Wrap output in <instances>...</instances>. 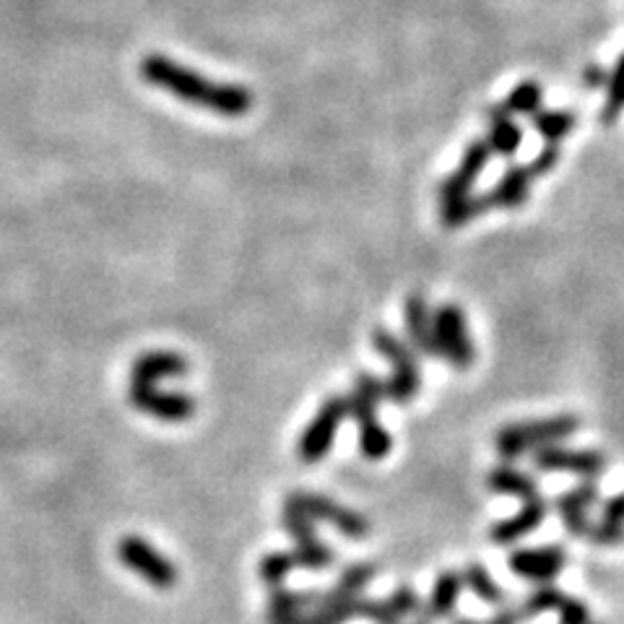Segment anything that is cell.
Returning <instances> with one entry per match:
<instances>
[{"label":"cell","instance_id":"6da1fadb","mask_svg":"<svg viewBox=\"0 0 624 624\" xmlns=\"http://www.w3.org/2000/svg\"><path fill=\"white\" fill-rule=\"evenodd\" d=\"M139 74L146 84L156 89L167 91V95L183 99L193 107L208 110L221 118H242L253 110V91L240 84H219L211 78L196 74V70L180 66L172 57L164 55H146L141 61Z\"/></svg>","mask_w":624,"mask_h":624},{"label":"cell","instance_id":"7a4b0ae2","mask_svg":"<svg viewBox=\"0 0 624 624\" xmlns=\"http://www.w3.org/2000/svg\"><path fill=\"white\" fill-rule=\"evenodd\" d=\"M580 429V419L576 414H557L547 419H530V422H513L497 429L494 435V448L502 458L513 461L526 453H536L547 445H557L568 440Z\"/></svg>","mask_w":624,"mask_h":624},{"label":"cell","instance_id":"3957f363","mask_svg":"<svg viewBox=\"0 0 624 624\" xmlns=\"http://www.w3.org/2000/svg\"><path fill=\"white\" fill-rule=\"evenodd\" d=\"M372 347H375L377 354L383 357L393 370L391 380H385V383H388L391 404H412V401L419 396L422 388V368L414 351L408 349L396 333L388 331V328H375V331H372Z\"/></svg>","mask_w":624,"mask_h":624},{"label":"cell","instance_id":"277c9868","mask_svg":"<svg viewBox=\"0 0 624 624\" xmlns=\"http://www.w3.org/2000/svg\"><path fill=\"white\" fill-rule=\"evenodd\" d=\"M347 416H349L347 396H339V393H333V396H328L326 401H322L318 414L313 416L310 425L305 427V433L297 442L299 461H303V463H320L322 458L331 453L336 435H339V429H341Z\"/></svg>","mask_w":624,"mask_h":624},{"label":"cell","instance_id":"5b68a950","mask_svg":"<svg viewBox=\"0 0 624 624\" xmlns=\"http://www.w3.org/2000/svg\"><path fill=\"white\" fill-rule=\"evenodd\" d=\"M282 523H284L286 534H289L294 544H297L292 551L294 559H297V568H303V570L331 568L336 555L318 539V534H315V521L297 505V502L292 500V494L284 502Z\"/></svg>","mask_w":624,"mask_h":624},{"label":"cell","instance_id":"8992f818","mask_svg":"<svg viewBox=\"0 0 624 624\" xmlns=\"http://www.w3.org/2000/svg\"><path fill=\"white\" fill-rule=\"evenodd\" d=\"M435 318V343L440 360H445L450 368L469 370L473 364V341L469 336V326H466V315L458 305H440Z\"/></svg>","mask_w":624,"mask_h":624},{"label":"cell","instance_id":"52a82bcc","mask_svg":"<svg viewBox=\"0 0 624 624\" xmlns=\"http://www.w3.org/2000/svg\"><path fill=\"white\" fill-rule=\"evenodd\" d=\"M118 557L128 570H133L135 576H141L149 585L160 588V591H169L177 585V568L172 565V559L156 551L141 536H123L118 541Z\"/></svg>","mask_w":624,"mask_h":624},{"label":"cell","instance_id":"ba28073f","mask_svg":"<svg viewBox=\"0 0 624 624\" xmlns=\"http://www.w3.org/2000/svg\"><path fill=\"white\" fill-rule=\"evenodd\" d=\"M128 401H131L133 408H139V412L154 416V419L160 422H167V425L188 422L198 408L196 398L188 396V393L162 391L156 388V385H143V383H131Z\"/></svg>","mask_w":624,"mask_h":624},{"label":"cell","instance_id":"9c48e42d","mask_svg":"<svg viewBox=\"0 0 624 624\" xmlns=\"http://www.w3.org/2000/svg\"><path fill=\"white\" fill-rule=\"evenodd\" d=\"M292 500L297 502L313 521L328 523V526H333L339 534L349 536V539H364V536L370 534V521L364 518L362 513L339 505V502L326 497V494L292 492Z\"/></svg>","mask_w":624,"mask_h":624},{"label":"cell","instance_id":"30bf717a","mask_svg":"<svg viewBox=\"0 0 624 624\" xmlns=\"http://www.w3.org/2000/svg\"><path fill=\"white\" fill-rule=\"evenodd\" d=\"M349 404V416L360 427V450L368 461H383L385 456L393 450V437L388 429L380 425L377 419V401H372L360 391H351L347 398Z\"/></svg>","mask_w":624,"mask_h":624},{"label":"cell","instance_id":"8fae6325","mask_svg":"<svg viewBox=\"0 0 624 624\" xmlns=\"http://www.w3.org/2000/svg\"><path fill=\"white\" fill-rule=\"evenodd\" d=\"M606 456L599 450H583V448H565L562 442L547 445L534 453V469L539 471H562V473H578L583 479H593L606 471Z\"/></svg>","mask_w":624,"mask_h":624},{"label":"cell","instance_id":"7c38bea8","mask_svg":"<svg viewBox=\"0 0 624 624\" xmlns=\"http://www.w3.org/2000/svg\"><path fill=\"white\" fill-rule=\"evenodd\" d=\"M568 565V551L562 547H536V549H515L507 557V568L523 580L536 585H547L555 580Z\"/></svg>","mask_w":624,"mask_h":624},{"label":"cell","instance_id":"4fadbf2b","mask_svg":"<svg viewBox=\"0 0 624 624\" xmlns=\"http://www.w3.org/2000/svg\"><path fill=\"white\" fill-rule=\"evenodd\" d=\"M490 156H492V149L490 143L484 141H471L469 146H466V152L461 156V162H458V167L450 172L448 177H445V183L440 185V200L442 204H450V200H458L463 196H471V188L473 183L482 177V172L486 164H490Z\"/></svg>","mask_w":624,"mask_h":624},{"label":"cell","instance_id":"5bb4252c","mask_svg":"<svg viewBox=\"0 0 624 624\" xmlns=\"http://www.w3.org/2000/svg\"><path fill=\"white\" fill-rule=\"evenodd\" d=\"M541 612H557L562 624H591V609H588L585 601L572 599L555 585H539L523 604V616Z\"/></svg>","mask_w":624,"mask_h":624},{"label":"cell","instance_id":"9a60e30c","mask_svg":"<svg viewBox=\"0 0 624 624\" xmlns=\"http://www.w3.org/2000/svg\"><path fill=\"white\" fill-rule=\"evenodd\" d=\"M547 513H549V505L544 502V497L523 502V507L518 513L511 515V518L494 523V526L490 528V541L497 544V547H507V544L526 539L528 534H534V530L539 528L544 521H547Z\"/></svg>","mask_w":624,"mask_h":624},{"label":"cell","instance_id":"2e32d148","mask_svg":"<svg viewBox=\"0 0 624 624\" xmlns=\"http://www.w3.org/2000/svg\"><path fill=\"white\" fill-rule=\"evenodd\" d=\"M404 322H406V333L412 347L419 351L422 357L427 360H437V343H435V318L429 313L427 297L422 292L408 294L406 307H404Z\"/></svg>","mask_w":624,"mask_h":624},{"label":"cell","instance_id":"e0dca14e","mask_svg":"<svg viewBox=\"0 0 624 624\" xmlns=\"http://www.w3.org/2000/svg\"><path fill=\"white\" fill-rule=\"evenodd\" d=\"M596 502H599V486L593 482L572 486L570 492L559 494L555 500L557 513L562 515V523L570 536H588V530L593 526V523L588 521V511H591Z\"/></svg>","mask_w":624,"mask_h":624},{"label":"cell","instance_id":"ac0fdd59","mask_svg":"<svg viewBox=\"0 0 624 624\" xmlns=\"http://www.w3.org/2000/svg\"><path fill=\"white\" fill-rule=\"evenodd\" d=\"M190 370V362L185 360L177 351H164L154 349L141 354L131 368V383H143V385H156L160 380H172L183 377Z\"/></svg>","mask_w":624,"mask_h":624},{"label":"cell","instance_id":"d6986e66","mask_svg":"<svg viewBox=\"0 0 624 624\" xmlns=\"http://www.w3.org/2000/svg\"><path fill=\"white\" fill-rule=\"evenodd\" d=\"M530 172H528V164L523 167V164H511L505 172H502V177L497 180V185L486 193L492 200V208H505V211H518V208L526 206V200L530 196Z\"/></svg>","mask_w":624,"mask_h":624},{"label":"cell","instance_id":"ffe728a7","mask_svg":"<svg viewBox=\"0 0 624 624\" xmlns=\"http://www.w3.org/2000/svg\"><path fill=\"white\" fill-rule=\"evenodd\" d=\"M486 123H490V143L492 154L500 156H513L523 143V131L521 125L513 120V112L505 105H492L486 107Z\"/></svg>","mask_w":624,"mask_h":624},{"label":"cell","instance_id":"44dd1931","mask_svg":"<svg viewBox=\"0 0 624 624\" xmlns=\"http://www.w3.org/2000/svg\"><path fill=\"white\" fill-rule=\"evenodd\" d=\"M486 486H490V492L494 494H511V497H518L523 502L541 497L536 479L507 463L494 466V469L486 473Z\"/></svg>","mask_w":624,"mask_h":624},{"label":"cell","instance_id":"7402d4cb","mask_svg":"<svg viewBox=\"0 0 624 624\" xmlns=\"http://www.w3.org/2000/svg\"><path fill=\"white\" fill-rule=\"evenodd\" d=\"M375 576H377L375 565H370V562L349 565V568L341 572V578L336 580V585L331 588V591L320 593V606H331V604H341V601L360 599L362 591L368 588V583Z\"/></svg>","mask_w":624,"mask_h":624},{"label":"cell","instance_id":"603a6c76","mask_svg":"<svg viewBox=\"0 0 624 624\" xmlns=\"http://www.w3.org/2000/svg\"><path fill=\"white\" fill-rule=\"evenodd\" d=\"M463 588V576H458L456 570H445L435 578L433 593H429L425 614L429 620H445V616L453 614V609L458 604V596H461Z\"/></svg>","mask_w":624,"mask_h":624},{"label":"cell","instance_id":"cb8c5ba5","mask_svg":"<svg viewBox=\"0 0 624 624\" xmlns=\"http://www.w3.org/2000/svg\"><path fill=\"white\" fill-rule=\"evenodd\" d=\"M486 211H492V200L490 196H463L458 200H450V204H442L440 208V221L448 229H458L463 225H469V221L484 217Z\"/></svg>","mask_w":624,"mask_h":624},{"label":"cell","instance_id":"d4e9b609","mask_svg":"<svg viewBox=\"0 0 624 624\" xmlns=\"http://www.w3.org/2000/svg\"><path fill=\"white\" fill-rule=\"evenodd\" d=\"M320 606L318 591H286V588H274L269 599V616H286V614H307L310 609Z\"/></svg>","mask_w":624,"mask_h":624},{"label":"cell","instance_id":"484cf974","mask_svg":"<svg viewBox=\"0 0 624 624\" xmlns=\"http://www.w3.org/2000/svg\"><path fill=\"white\" fill-rule=\"evenodd\" d=\"M576 114L568 110H539L534 114V131L547 143H562L576 131Z\"/></svg>","mask_w":624,"mask_h":624},{"label":"cell","instance_id":"4316f807","mask_svg":"<svg viewBox=\"0 0 624 624\" xmlns=\"http://www.w3.org/2000/svg\"><path fill=\"white\" fill-rule=\"evenodd\" d=\"M463 585L471 588L473 596H479L484 604H505V591H502L500 583H494V578L490 576V570L484 568L482 562H469L463 570Z\"/></svg>","mask_w":624,"mask_h":624},{"label":"cell","instance_id":"83f0119b","mask_svg":"<svg viewBox=\"0 0 624 624\" xmlns=\"http://www.w3.org/2000/svg\"><path fill=\"white\" fill-rule=\"evenodd\" d=\"M513 114H530L534 118L536 112L541 110L544 105V89L539 81H521L515 89L507 95L505 102H502Z\"/></svg>","mask_w":624,"mask_h":624},{"label":"cell","instance_id":"f1b7e54d","mask_svg":"<svg viewBox=\"0 0 624 624\" xmlns=\"http://www.w3.org/2000/svg\"><path fill=\"white\" fill-rule=\"evenodd\" d=\"M622 112H624V55L616 61L612 74H609L606 105H604V110H601V123L614 125Z\"/></svg>","mask_w":624,"mask_h":624},{"label":"cell","instance_id":"f546056e","mask_svg":"<svg viewBox=\"0 0 624 624\" xmlns=\"http://www.w3.org/2000/svg\"><path fill=\"white\" fill-rule=\"evenodd\" d=\"M292 570H297V559H294L292 551H271L261 559L258 565V576L265 585H274L278 588L284 583V578L289 576Z\"/></svg>","mask_w":624,"mask_h":624},{"label":"cell","instance_id":"4dcf8cb0","mask_svg":"<svg viewBox=\"0 0 624 624\" xmlns=\"http://www.w3.org/2000/svg\"><path fill=\"white\" fill-rule=\"evenodd\" d=\"M559 160H562V149H559V143H547V146H544L541 152L536 154L528 164L530 177L551 175V172H555V167L559 164Z\"/></svg>","mask_w":624,"mask_h":624},{"label":"cell","instance_id":"1f68e13d","mask_svg":"<svg viewBox=\"0 0 624 624\" xmlns=\"http://www.w3.org/2000/svg\"><path fill=\"white\" fill-rule=\"evenodd\" d=\"M588 536H591V541L596 544V547H620V544H624V526H620V523L599 521L593 523Z\"/></svg>","mask_w":624,"mask_h":624},{"label":"cell","instance_id":"d6a6232c","mask_svg":"<svg viewBox=\"0 0 624 624\" xmlns=\"http://www.w3.org/2000/svg\"><path fill=\"white\" fill-rule=\"evenodd\" d=\"M388 606H391V612L398 616V620H404V616L414 614V612H419V609H422V601H419V596H416L414 588L401 585V588H396V591L391 593Z\"/></svg>","mask_w":624,"mask_h":624},{"label":"cell","instance_id":"836d02e7","mask_svg":"<svg viewBox=\"0 0 624 624\" xmlns=\"http://www.w3.org/2000/svg\"><path fill=\"white\" fill-rule=\"evenodd\" d=\"M601 521L620 523V526H624V492L614 494V497H609L604 502V518H601Z\"/></svg>","mask_w":624,"mask_h":624},{"label":"cell","instance_id":"e575fe53","mask_svg":"<svg viewBox=\"0 0 624 624\" xmlns=\"http://www.w3.org/2000/svg\"><path fill=\"white\" fill-rule=\"evenodd\" d=\"M583 81L591 86V89H599V86L609 84V74H606L604 68H599V66H588L583 70Z\"/></svg>","mask_w":624,"mask_h":624},{"label":"cell","instance_id":"d590c367","mask_svg":"<svg viewBox=\"0 0 624 624\" xmlns=\"http://www.w3.org/2000/svg\"><path fill=\"white\" fill-rule=\"evenodd\" d=\"M521 620H526L523 609H500V614H494L486 624H518Z\"/></svg>","mask_w":624,"mask_h":624},{"label":"cell","instance_id":"8d00e7d4","mask_svg":"<svg viewBox=\"0 0 624 624\" xmlns=\"http://www.w3.org/2000/svg\"><path fill=\"white\" fill-rule=\"evenodd\" d=\"M456 624H479V622H473V620H458Z\"/></svg>","mask_w":624,"mask_h":624},{"label":"cell","instance_id":"74e56055","mask_svg":"<svg viewBox=\"0 0 624 624\" xmlns=\"http://www.w3.org/2000/svg\"><path fill=\"white\" fill-rule=\"evenodd\" d=\"M591 624H596V622H591Z\"/></svg>","mask_w":624,"mask_h":624}]
</instances>
